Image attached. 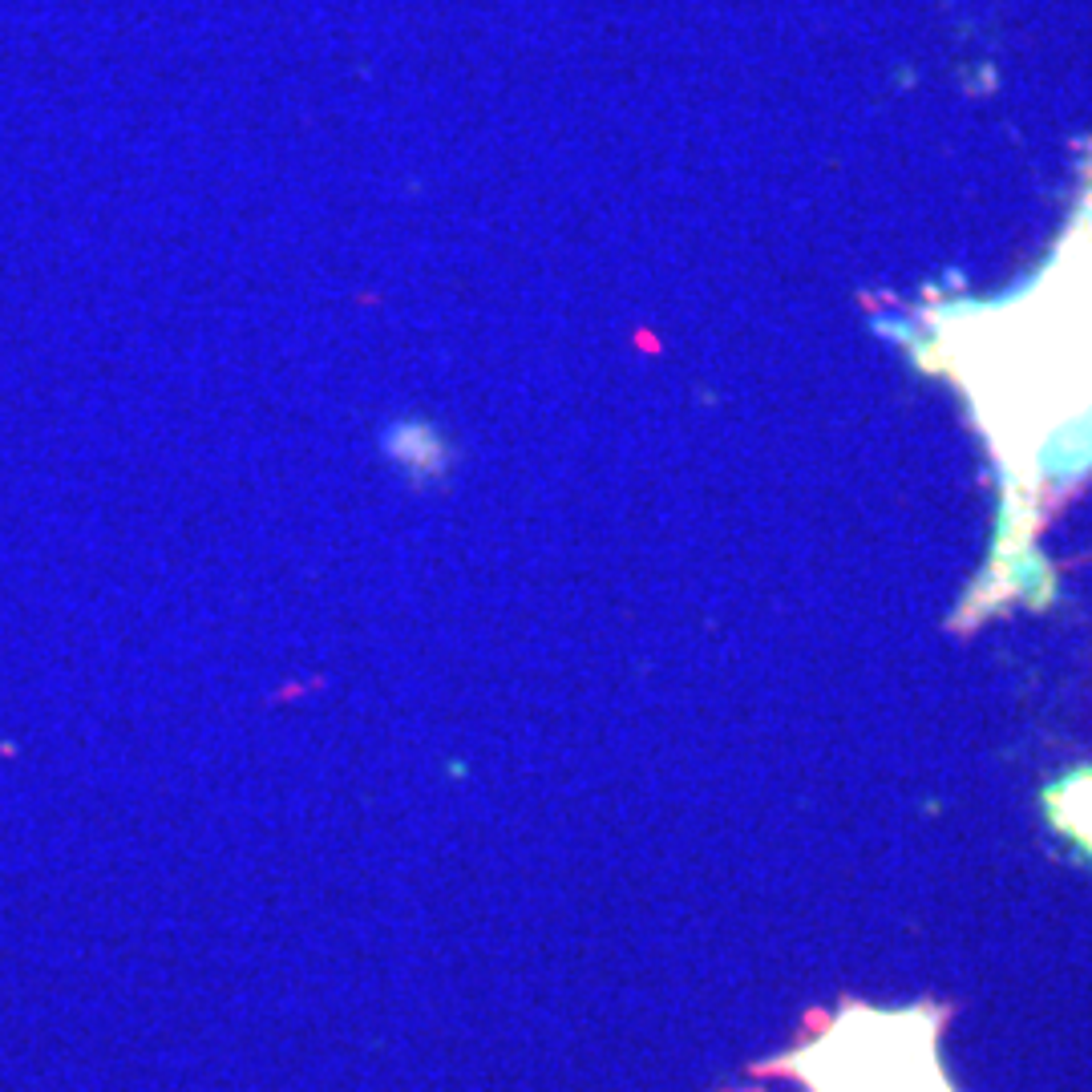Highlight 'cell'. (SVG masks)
Returning a JSON list of instances; mask_svg holds the SVG:
<instances>
[{
  "label": "cell",
  "mask_w": 1092,
  "mask_h": 1092,
  "mask_svg": "<svg viewBox=\"0 0 1092 1092\" xmlns=\"http://www.w3.org/2000/svg\"><path fill=\"white\" fill-rule=\"evenodd\" d=\"M935 1012L850 1008L793 1057L809 1092H955L939 1064Z\"/></svg>",
  "instance_id": "1"
},
{
  "label": "cell",
  "mask_w": 1092,
  "mask_h": 1092,
  "mask_svg": "<svg viewBox=\"0 0 1092 1092\" xmlns=\"http://www.w3.org/2000/svg\"><path fill=\"white\" fill-rule=\"evenodd\" d=\"M1044 809L1064 838L1092 858V769H1076L1044 793Z\"/></svg>",
  "instance_id": "2"
}]
</instances>
